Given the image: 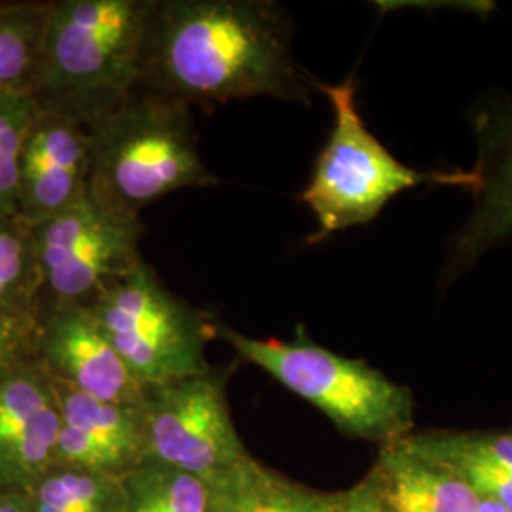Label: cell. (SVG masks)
Masks as SVG:
<instances>
[{"label":"cell","instance_id":"cell-1","mask_svg":"<svg viewBox=\"0 0 512 512\" xmlns=\"http://www.w3.org/2000/svg\"><path fill=\"white\" fill-rule=\"evenodd\" d=\"M317 84L294 59L291 21L277 2H152L137 90L186 107L251 97L308 105Z\"/></svg>","mask_w":512,"mask_h":512},{"label":"cell","instance_id":"cell-2","mask_svg":"<svg viewBox=\"0 0 512 512\" xmlns=\"http://www.w3.org/2000/svg\"><path fill=\"white\" fill-rule=\"evenodd\" d=\"M154 0L48 2L31 99L92 128L139 88Z\"/></svg>","mask_w":512,"mask_h":512},{"label":"cell","instance_id":"cell-3","mask_svg":"<svg viewBox=\"0 0 512 512\" xmlns=\"http://www.w3.org/2000/svg\"><path fill=\"white\" fill-rule=\"evenodd\" d=\"M88 196L112 217L141 222L150 203L184 188L217 186L205 165L188 107L135 90L93 124Z\"/></svg>","mask_w":512,"mask_h":512},{"label":"cell","instance_id":"cell-4","mask_svg":"<svg viewBox=\"0 0 512 512\" xmlns=\"http://www.w3.org/2000/svg\"><path fill=\"white\" fill-rule=\"evenodd\" d=\"M357 88L353 76L332 86L317 84L329 99L334 124L300 196L317 220L311 243L372 222L393 198L420 184L465 190L473 186L469 171H418L401 164L366 128L357 107Z\"/></svg>","mask_w":512,"mask_h":512},{"label":"cell","instance_id":"cell-5","mask_svg":"<svg viewBox=\"0 0 512 512\" xmlns=\"http://www.w3.org/2000/svg\"><path fill=\"white\" fill-rule=\"evenodd\" d=\"M217 330L241 359L319 408L348 435L391 440L412 427L410 391L365 361L338 355L304 338L283 342L251 338L226 325Z\"/></svg>","mask_w":512,"mask_h":512},{"label":"cell","instance_id":"cell-6","mask_svg":"<svg viewBox=\"0 0 512 512\" xmlns=\"http://www.w3.org/2000/svg\"><path fill=\"white\" fill-rule=\"evenodd\" d=\"M86 308L143 387L209 368L205 315L171 293L145 260Z\"/></svg>","mask_w":512,"mask_h":512},{"label":"cell","instance_id":"cell-7","mask_svg":"<svg viewBox=\"0 0 512 512\" xmlns=\"http://www.w3.org/2000/svg\"><path fill=\"white\" fill-rule=\"evenodd\" d=\"M143 232V222L112 217L92 202L88 190L61 213L31 226L40 274L38 302L90 306L143 260Z\"/></svg>","mask_w":512,"mask_h":512},{"label":"cell","instance_id":"cell-8","mask_svg":"<svg viewBox=\"0 0 512 512\" xmlns=\"http://www.w3.org/2000/svg\"><path fill=\"white\" fill-rule=\"evenodd\" d=\"M145 454L200 480L249 458L226 401V378L217 370L150 385L143 391Z\"/></svg>","mask_w":512,"mask_h":512},{"label":"cell","instance_id":"cell-9","mask_svg":"<svg viewBox=\"0 0 512 512\" xmlns=\"http://www.w3.org/2000/svg\"><path fill=\"white\" fill-rule=\"evenodd\" d=\"M478 143L469 173L473 211L452 243L444 281L467 272L480 256L512 239V97H494L471 112Z\"/></svg>","mask_w":512,"mask_h":512},{"label":"cell","instance_id":"cell-10","mask_svg":"<svg viewBox=\"0 0 512 512\" xmlns=\"http://www.w3.org/2000/svg\"><path fill=\"white\" fill-rule=\"evenodd\" d=\"M38 361L55 382L105 403L141 406L145 387L110 344L92 311L38 302Z\"/></svg>","mask_w":512,"mask_h":512},{"label":"cell","instance_id":"cell-11","mask_svg":"<svg viewBox=\"0 0 512 512\" xmlns=\"http://www.w3.org/2000/svg\"><path fill=\"white\" fill-rule=\"evenodd\" d=\"M90 131L38 110L25 131L18 162V219H50L86 194Z\"/></svg>","mask_w":512,"mask_h":512},{"label":"cell","instance_id":"cell-12","mask_svg":"<svg viewBox=\"0 0 512 512\" xmlns=\"http://www.w3.org/2000/svg\"><path fill=\"white\" fill-rule=\"evenodd\" d=\"M61 412L54 380L37 363L0 382V473L37 476L55 459Z\"/></svg>","mask_w":512,"mask_h":512},{"label":"cell","instance_id":"cell-13","mask_svg":"<svg viewBox=\"0 0 512 512\" xmlns=\"http://www.w3.org/2000/svg\"><path fill=\"white\" fill-rule=\"evenodd\" d=\"M380 501L389 512H476L478 495L454 473L399 446L382 459Z\"/></svg>","mask_w":512,"mask_h":512},{"label":"cell","instance_id":"cell-14","mask_svg":"<svg viewBox=\"0 0 512 512\" xmlns=\"http://www.w3.org/2000/svg\"><path fill=\"white\" fill-rule=\"evenodd\" d=\"M205 486L209 512H338L327 499L289 486L249 458L211 476Z\"/></svg>","mask_w":512,"mask_h":512},{"label":"cell","instance_id":"cell-15","mask_svg":"<svg viewBox=\"0 0 512 512\" xmlns=\"http://www.w3.org/2000/svg\"><path fill=\"white\" fill-rule=\"evenodd\" d=\"M54 385L63 425L107 448L126 465L145 456V418L141 406L105 403L71 385L55 380Z\"/></svg>","mask_w":512,"mask_h":512},{"label":"cell","instance_id":"cell-16","mask_svg":"<svg viewBox=\"0 0 512 512\" xmlns=\"http://www.w3.org/2000/svg\"><path fill=\"white\" fill-rule=\"evenodd\" d=\"M48 2L0 4V97L31 95Z\"/></svg>","mask_w":512,"mask_h":512},{"label":"cell","instance_id":"cell-17","mask_svg":"<svg viewBox=\"0 0 512 512\" xmlns=\"http://www.w3.org/2000/svg\"><path fill=\"white\" fill-rule=\"evenodd\" d=\"M124 495V512H209L205 482L164 465L131 475Z\"/></svg>","mask_w":512,"mask_h":512},{"label":"cell","instance_id":"cell-18","mask_svg":"<svg viewBox=\"0 0 512 512\" xmlns=\"http://www.w3.org/2000/svg\"><path fill=\"white\" fill-rule=\"evenodd\" d=\"M40 274L31 226L0 217V304L37 308Z\"/></svg>","mask_w":512,"mask_h":512},{"label":"cell","instance_id":"cell-19","mask_svg":"<svg viewBox=\"0 0 512 512\" xmlns=\"http://www.w3.org/2000/svg\"><path fill=\"white\" fill-rule=\"evenodd\" d=\"M37 105L31 95L0 97V217L18 219V162Z\"/></svg>","mask_w":512,"mask_h":512},{"label":"cell","instance_id":"cell-20","mask_svg":"<svg viewBox=\"0 0 512 512\" xmlns=\"http://www.w3.org/2000/svg\"><path fill=\"white\" fill-rule=\"evenodd\" d=\"M103 478L82 471L46 478L38 488L37 512H109L112 494Z\"/></svg>","mask_w":512,"mask_h":512},{"label":"cell","instance_id":"cell-21","mask_svg":"<svg viewBox=\"0 0 512 512\" xmlns=\"http://www.w3.org/2000/svg\"><path fill=\"white\" fill-rule=\"evenodd\" d=\"M37 361V311L0 304V382L19 368Z\"/></svg>","mask_w":512,"mask_h":512},{"label":"cell","instance_id":"cell-22","mask_svg":"<svg viewBox=\"0 0 512 512\" xmlns=\"http://www.w3.org/2000/svg\"><path fill=\"white\" fill-rule=\"evenodd\" d=\"M446 444L463 454L482 459L512 475V435L499 433H440Z\"/></svg>","mask_w":512,"mask_h":512},{"label":"cell","instance_id":"cell-23","mask_svg":"<svg viewBox=\"0 0 512 512\" xmlns=\"http://www.w3.org/2000/svg\"><path fill=\"white\" fill-rule=\"evenodd\" d=\"M346 511L348 512H389L385 509L384 503L380 501V497L368 492H359L353 495L346 503Z\"/></svg>","mask_w":512,"mask_h":512},{"label":"cell","instance_id":"cell-24","mask_svg":"<svg viewBox=\"0 0 512 512\" xmlns=\"http://www.w3.org/2000/svg\"><path fill=\"white\" fill-rule=\"evenodd\" d=\"M0 512H25V509L18 505V503H12V501H4L0 503Z\"/></svg>","mask_w":512,"mask_h":512},{"label":"cell","instance_id":"cell-25","mask_svg":"<svg viewBox=\"0 0 512 512\" xmlns=\"http://www.w3.org/2000/svg\"><path fill=\"white\" fill-rule=\"evenodd\" d=\"M507 512H512V511H507Z\"/></svg>","mask_w":512,"mask_h":512}]
</instances>
